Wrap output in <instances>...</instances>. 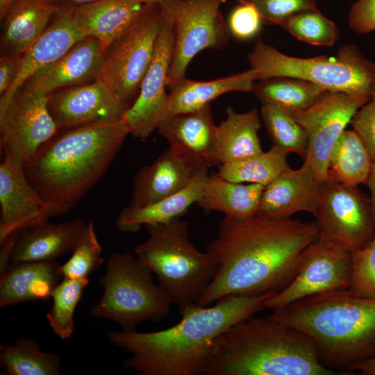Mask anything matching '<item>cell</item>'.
<instances>
[{
	"mask_svg": "<svg viewBox=\"0 0 375 375\" xmlns=\"http://www.w3.org/2000/svg\"><path fill=\"white\" fill-rule=\"evenodd\" d=\"M0 363L10 375H58L60 356L42 351L35 340L22 338L14 345L0 346Z\"/></svg>",
	"mask_w": 375,
	"mask_h": 375,
	"instance_id": "836d02e7",
	"label": "cell"
},
{
	"mask_svg": "<svg viewBox=\"0 0 375 375\" xmlns=\"http://www.w3.org/2000/svg\"><path fill=\"white\" fill-rule=\"evenodd\" d=\"M351 371H358L363 375H375V356L353 365Z\"/></svg>",
	"mask_w": 375,
	"mask_h": 375,
	"instance_id": "bcb514c9",
	"label": "cell"
},
{
	"mask_svg": "<svg viewBox=\"0 0 375 375\" xmlns=\"http://www.w3.org/2000/svg\"><path fill=\"white\" fill-rule=\"evenodd\" d=\"M260 115L273 145L296 153L305 159L308 135L292 115L268 105H262Z\"/></svg>",
	"mask_w": 375,
	"mask_h": 375,
	"instance_id": "d590c367",
	"label": "cell"
},
{
	"mask_svg": "<svg viewBox=\"0 0 375 375\" xmlns=\"http://www.w3.org/2000/svg\"><path fill=\"white\" fill-rule=\"evenodd\" d=\"M265 188L229 181L217 174L209 175L197 204L208 211L222 212L228 218L249 219L256 216Z\"/></svg>",
	"mask_w": 375,
	"mask_h": 375,
	"instance_id": "f1b7e54d",
	"label": "cell"
},
{
	"mask_svg": "<svg viewBox=\"0 0 375 375\" xmlns=\"http://www.w3.org/2000/svg\"><path fill=\"white\" fill-rule=\"evenodd\" d=\"M22 54L1 56L0 58V96L6 92L18 72Z\"/></svg>",
	"mask_w": 375,
	"mask_h": 375,
	"instance_id": "ee69618b",
	"label": "cell"
},
{
	"mask_svg": "<svg viewBox=\"0 0 375 375\" xmlns=\"http://www.w3.org/2000/svg\"><path fill=\"white\" fill-rule=\"evenodd\" d=\"M262 24L258 10L246 2H239L231 12L228 21L230 33L240 40H248L256 35Z\"/></svg>",
	"mask_w": 375,
	"mask_h": 375,
	"instance_id": "60d3db41",
	"label": "cell"
},
{
	"mask_svg": "<svg viewBox=\"0 0 375 375\" xmlns=\"http://www.w3.org/2000/svg\"><path fill=\"white\" fill-rule=\"evenodd\" d=\"M74 6H62L40 38L22 54L17 76L9 89L1 96L0 109L34 73L58 59L83 38L73 21Z\"/></svg>",
	"mask_w": 375,
	"mask_h": 375,
	"instance_id": "7402d4cb",
	"label": "cell"
},
{
	"mask_svg": "<svg viewBox=\"0 0 375 375\" xmlns=\"http://www.w3.org/2000/svg\"><path fill=\"white\" fill-rule=\"evenodd\" d=\"M226 119L217 126V159L219 165L245 158L262 151L258 135L260 128L256 108L238 112L228 106Z\"/></svg>",
	"mask_w": 375,
	"mask_h": 375,
	"instance_id": "f546056e",
	"label": "cell"
},
{
	"mask_svg": "<svg viewBox=\"0 0 375 375\" xmlns=\"http://www.w3.org/2000/svg\"><path fill=\"white\" fill-rule=\"evenodd\" d=\"M162 13V1L146 3L136 19L105 51L98 78L128 104L139 93L151 62Z\"/></svg>",
	"mask_w": 375,
	"mask_h": 375,
	"instance_id": "9c48e42d",
	"label": "cell"
},
{
	"mask_svg": "<svg viewBox=\"0 0 375 375\" xmlns=\"http://www.w3.org/2000/svg\"><path fill=\"white\" fill-rule=\"evenodd\" d=\"M0 243L27 226L42 223L44 203L24 167L3 155L0 165Z\"/></svg>",
	"mask_w": 375,
	"mask_h": 375,
	"instance_id": "d6986e66",
	"label": "cell"
},
{
	"mask_svg": "<svg viewBox=\"0 0 375 375\" xmlns=\"http://www.w3.org/2000/svg\"><path fill=\"white\" fill-rule=\"evenodd\" d=\"M207 375H332L312 340L270 316L250 317L216 340Z\"/></svg>",
	"mask_w": 375,
	"mask_h": 375,
	"instance_id": "277c9868",
	"label": "cell"
},
{
	"mask_svg": "<svg viewBox=\"0 0 375 375\" xmlns=\"http://www.w3.org/2000/svg\"><path fill=\"white\" fill-rule=\"evenodd\" d=\"M349 27L358 34L375 31V0H357L348 12Z\"/></svg>",
	"mask_w": 375,
	"mask_h": 375,
	"instance_id": "7bdbcfd3",
	"label": "cell"
},
{
	"mask_svg": "<svg viewBox=\"0 0 375 375\" xmlns=\"http://www.w3.org/2000/svg\"><path fill=\"white\" fill-rule=\"evenodd\" d=\"M15 0H0V18L3 19Z\"/></svg>",
	"mask_w": 375,
	"mask_h": 375,
	"instance_id": "c3c4849f",
	"label": "cell"
},
{
	"mask_svg": "<svg viewBox=\"0 0 375 375\" xmlns=\"http://www.w3.org/2000/svg\"><path fill=\"white\" fill-rule=\"evenodd\" d=\"M61 7L45 0H15L2 19L1 56L25 53Z\"/></svg>",
	"mask_w": 375,
	"mask_h": 375,
	"instance_id": "cb8c5ba5",
	"label": "cell"
},
{
	"mask_svg": "<svg viewBox=\"0 0 375 375\" xmlns=\"http://www.w3.org/2000/svg\"><path fill=\"white\" fill-rule=\"evenodd\" d=\"M162 3V17L151 62L137 99L122 118L129 133L137 138H148L169 116L166 88L174 54V34L172 14Z\"/></svg>",
	"mask_w": 375,
	"mask_h": 375,
	"instance_id": "5bb4252c",
	"label": "cell"
},
{
	"mask_svg": "<svg viewBox=\"0 0 375 375\" xmlns=\"http://www.w3.org/2000/svg\"><path fill=\"white\" fill-rule=\"evenodd\" d=\"M62 278L56 260L10 263L1 274L0 306L51 297Z\"/></svg>",
	"mask_w": 375,
	"mask_h": 375,
	"instance_id": "d4e9b609",
	"label": "cell"
},
{
	"mask_svg": "<svg viewBox=\"0 0 375 375\" xmlns=\"http://www.w3.org/2000/svg\"><path fill=\"white\" fill-rule=\"evenodd\" d=\"M49 96L22 85L0 109L1 149L23 167L60 131L48 108Z\"/></svg>",
	"mask_w": 375,
	"mask_h": 375,
	"instance_id": "4fadbf2b",
	"label": "cell"
},
{
	"mask_svg": "<svg viewBox=\"0 0 375 375\" xmlns=\"http://www.w3.org/2000/svg\"><path fill=\"white\" fill-rule=\"evenodd\" d=\"M276 292L229 295L212 306L195 304L181 311V321L168 328L109 331L108 340L130 354L124 368L141 375L206 374L217 339L265 308V300Z\"/></svg>",
	"mask_w": 375,
	"mask_h": 375,
	"instance_id": "7a4b0ae2",
	"label": "cell"
},
{
	"mask_svg": "<svg viewBox=\"0 0 375 375\" xmlns=\"http://www.w3.org/2000/svg\"><path fill=\"white\" fill-rule=\"evenodd\" d=\"M152 273L133 254L113 252L99 281L103 296L90 315L111 319L122 331L135 330L144 321H161L172 303L161 286L153 283Z\"/></svg>",
	"mask_w": 375,
	"mask_h": 375,
	"instance_id": "ba28073f",
	"label": "cell"
},
{
	"mask_svg": "<svg viewBox=\"0 0 375 375\" xmlns=\"http://www.w3.org/2000/svg\"><path fill=\"white\" fill-rule=\"evenodd\" d=\"M161 1L169 10L174 26V47L169 84L185 77L190 62L202 50L225 47L229 42L230 31L221 11L226 0Z\"/></svg>",
	"mask_w": 375,
	"mask_h": 375,
	"instance_id": "8fae6325",
	"label": "cell"
},
{
	"mask_svg": "<svg viewBox=\"0 0 375 375\" xmlns=\"http://www.w3.org/2000/svg\"><path fill=\"white\" fill-rule=\"evenodd\" d=\"M126 122H101L60 130L24 166L42 199V222L69 212L100 180L126 136Z\"/></svg>",
	"mask_w": 375,
	"mask_h": 375,
	"instance_id": "3957f363",
	"label": "cell"
},
{
	"mask_svg": "<svg viewBox=\"0 0 375 375\" xmlns=\"http://www.w3.org/2000/svg\"><path fill=\"white\" fill-rule=\"evenodd\" d=\"M290 152L276 145L264 152L240 160L219 165L217 173L235 183H249L266 187L283 172L290 169L287 157Z\"/></svg>",
	"mask_w": 375,
	"mask_h": 375,
	"instance_id": "d6a6232c",
	"label": "cell"
},
{
	"mask_svg": "<svg viewBox=\"0 0 375 375\" xmlns=\"http://www.w3.org/2000/svg\"><path fill=\"white\" fill-rule=\"evenodd\" d=\"M320 185L309 162L304 160L297 169L291 168L267 185L262 194L257 217L289 218L298 212L317 214Z\"/></svg>",
	"mask_w": 375,
	"mask_h": 375,
	"instance_id": "ffe728a7",
	"label": "cell"
},
{
	"mask_svg": "<svg viewBox=\"0 0 375 375\" xmlns=\"http://www.w3.org/2000/svg\"><path fill=\"white\" fill-rule=\"evenodd\" d=\"M88 222L74 219L60 224L47 222L19 231L10 253V263L53 261L72 252L84 235Z\"/></svg>",
	"mask_w": 375,
	"mask_h": 375,
	"instance_id": "44dd1931",
	"label": "cell"
},
{
	"mask_svg": "<svg viewBox=\"0 0 375 375\" xmlns=\"http://www.w3.org/2000/svg\"><path fill=\"white\" fill-rule=\"evenodd\" d=\"M351 258L349 290L359 297L375 299V236L363 248L351 251Z\"/></svg>",
	"mask_w": 375,
	"mask_h": 375,
	"instance_id": "f35d334b",
	"label": "cell"
},
{
	"mask_svg": "<svg viewBox=\"0 0 375 375\" xmlns=\"http://www.w3.org/2000/svg\"><path fill=\"white\" fill-rule=\"evenodd\" d=\"M145 226L149 235L134 248L137 258L156 274L180 311L197 304L216 274L212 256L190 242L188 223L180 217Z\"/></svg>",
	"mask_w": 375,
	"mask_h": 375,
	"instance_id": "8992f818",
	"label": "cell"
},
{
	"mask_svg": "<svg viewBox=\"0 0 375 375\" xmlns=\"http://www.w3.org/2000/svg\"><path fill=\"white\" fill-rule=\"evenodd\" d=\"M172 152L197 170L219 165L217 131L208 104L187 113L169 115L158 128Z\"/></svg>",
	"mask_w": 375,
	"mask_h": 375,
	"instance_id": "e0dca14e",
	"label": "cell"
},
{
	"mask_svg": "<svg viewBox=\"0 0 375 375\" xmlns=\"http://www.w3.org/2000/svg\"><path fill=\"white\" fill-rule=\"evenodd\" d=\"M52 3L60 4L62 3H69L70 5L78 4V6L90 3L98 0H45Z\"/></svg>",
	"mask_w": 375,
	"mask_h": 375,
	"instance_id": "7dc6e473",
	"label": "cell"
},
{
	"mask_svg": "<svg viewBox=\"0 0 375 375\" xmlns=\"http://www.w3.org/2000/svg\"><path fill=\"white\" fill-rule=\"evenodd\" d=\"M102 249L97 237L94 222L88 226L82 239L72 252L70 258L60 269L63 278H88L89 275L97 269L104 262Z\"/></svg>",
	"mask_w": 375,
	"mask_h": 375,
	"instance_id": "74e56055",
	"label": "cell"
},
{
	"mask_svg": "<svg viewBox=\"0 0 375 375\" xmlns=\"http://www.w3.org/2000/svg\"><path fill=\"white\" fill-rule=\"evenodd\" d=\"M372 163L359 135L353 129L344 130L331 153L328 178L354 186L366 184Z\"/></svg>",
	"mask_w": 375,
	"mask_h": 375,
	"instance_id": "1f68e13d",
	"label": "cell"
},
{
	"mask_svg": "<svg viewBox=\"0 0 375 375\" xmlns=\"http://www.w3.org/2000/svg\"><path fill=\"white\" fill-rule=\"evenodd\" d=\"M105 49L93 37H85L65 54L34 73L22 85L34 93L51 95L58 90L97 80Z\"/></svg>",
	"mask_w": 375,
	"mask_h": 375,
	"instance_id": "ac0fdd59",
	"label": "cell"
},
{
	"mask_svg": "<svg viewBox=\"0 0 375 375\" xmlns=\"http://www.w3.org/2000/svg\"><path fill=\"white\" fill-rule=\"evenodd\" d=\"M256 81L257 72L251 68L208 81L181 78L168 84V115H176L199 110L226 93L252 92Z\"/></svg>",
	"mask_w": 375,
	"mask_h": 375,
	"instance_id": "4316f807",
	"label": "cell"
},
{
	"mask_svg": "<svg viewBox=\"0 0 375 375\" xmlns=\"http://www.w3.org/2000/svg\"><path fill=\"white\" fill-rule=\"evenodd\" d=\"M351 252L325 245L317 240L305 250L294 278L264 302L273 310L311 296L349 289Z\"/></svg>",
	"mask_w": 375,
	"mask_h": 375,
	"instance_id": "9a60e30c",
	"label": "cell"
},
{
	"mask_svg": "<svg viewBox=\"0 0 375 375\" xmlns=\"http://www.w3.org/2000/svg\"><path fill=\"white\" fill-rule=\"evenodd\" d=\"M257 81L292 77L313 83L325 90L371 96L375 90V64L356 45L342 46L335 56H288L258 38L247 54Z\"/></svg>",
	"mask_w": 375,
	"mask_h": 375,
	"instance_id": "52a82bcc",
	"label": "cell"
},
{
	"mask_svg": "<svg viewBox=\"0 0 375 375\" xmlns=\"http://www.w3.org/2000/svg\"><path fill=\"white\" fill-rule=\"evenodd\" d=\"M129 107L99 78L55 92L48 101L49 112L60 130L120 120Z\"/></svg>",
	"mask_w": 375,
	"mask_h": 375,
	"instance_id": "2e32d148",
	"label": "cell"
},
{
	"mask_svg": "<svg viewBox=\"0 0 375 375\" xmlns=\"http://www.w3.org/2000/svg\"><path fill=\"white\" fill-rule=\"evenodd\" d=\"M197 170L168 149L135 176L132 199L128 206H149L177 193L189 183Z\"/></svg>",
	"mask_w": 375,
	"mask_h": 375,
	"instance_id": "484cf974",
	"label": "cell"
},
{
	"mask_svg": "<svg viewBox=\"0 0 375 375\" xmlns=\"http://www.w3.org/2000/svg\"><path fill=\"white\" fill-rule=\"evenodd\" d=\"M318 235L316 222L224 217L206 248L217 271L197 305L210 306L229 295L279 292L294 278L305 250Z\"/></svg>",
	"mask_w": 375,
	"mask_h": 375,
	"instance_id": "6da1fadb",
	"label": "cell"
},
{
	"mask_svg": "<svg viewBox=\"0 0 375 375\" xmlns=\"http://www.w3.org/2000/svg\"><path fill=\"white\" fill-rule=\"evenodd\" d=\"M144 3H151V2H156V1H160L161 0H142Z\"/></svg>",
	"mask_w": 375,
	"mask_h": 375,
	"instance_id": "681fc988",
	"label": "cell"
},
{
	"mask_svg": "<svg viewBox=\"0 0 375 375\" xmlns=\"http://www.w3.org/2000/svg\"><path fill=\"white\" fill-rule=\"evenodd\" d=\"M370 192L369 202L375 227V159L372 161L369 174L366 182Z\"/></svg>",
	"mask_w": 375,
	"mask_h": 375,
	"instance_id": "f6af8a7d",
	"label": "cell"
},
{
	"mask_svg": "<svg viewBox=\"0 0 375 375\" xmlns=\"http://www.w3.org/2000/svg\"><path fill=\"white\" fill-rule=\"evenodd\" d=\"M324 90L305 80L279 76L257 81L252 92L262 105L293 116L312 106Z\"/></svg>",
	"mask_w": 375,
	"mask_h": 375,
	"instance_id": "4dcf8cb0",
	"label": "cell"
},
{
	"mask_svg": "<svg viewBox=\"0 0 375 375\" xmlns=\"http://www.w3.org/2000/svg\"><path fill=\"white\" fill-rule=\"evenodd\" d=\"M281 27L299 40L315 46H333L340 35L336 24L319 9L297 13Z\"/></svg>",
	"mask_w": 375,
	"mask_h": 375,
	"instance_id": "8d00e7d4",
	"label": "cell"
},
{
	"mask_svg": "<svg viewBox=\"0 0 375 375\" xmlns=\"http://www.w3.org/2000/svg\"><path fill=\"white\" fill-rule=\"evenodd\" d=\"M145 5L142 0H98L75 6L73 21L82 37L95 38L106 51L136 19Z\"/></svg>",
	"mask_w": 375,
	"mask_h": 375,
	"instance_id": "603a6c76",
	"label": "cell"
},
{
	"mask_svg": "<svg viewBox=\"0 0 375 375\" xmlns=\"http://www.w3.org/2000/svg\"><path fill=\"white\" fill-rule=\"evenodd\" d=\"M253 5L263 24L281 26L292 15L306 10H317V0H238Z\"/></svg>",
	"mask_w": 375,
	"mask_h": 375,
	"instance_id": "ab89813d",
	"label": "cell"
},
{
	"mask_svg": "<svg viewBox=\"0 0 375 375\" xmlns=\"http://www.w3.org/2000/svg\"><path fill=\"white\" fill-rule=\"evenodd\" d=\"M350 124L361 138L373 161L375 159V90L370 99L355 113Z\"/></svg>",
	"mask_w": 375,
	"mask_h": 375,
	"instance_id": "b9f144b4",
	"label": "cell"
},
{
	"mask_svg": "<svg viewBox=\"0 0 375 375\" xmlns=\"http://www.w3.org/2000/svg\"><path fill=\"white\" fill-rule=\"evenodd\" d=\"M315 217L317 240L328 247L351 252L375 236L369 199L358 186L327 178L320 185Z\"/></svg>",
	"mask_w": 375,
	"mask_h": 375,
	"instance_id": "30bf717a",
	"label": "cell"
},
{
	"mask_svg": "<svg viewBox=\"0 0 375 375\" xmlns=\"http://www.w3.org/2000/svg\"><path fill=\"white\" fill-rule=\"evenodd\" d=\"M371 96L324 90L306 110L292 117L308 138L306 160L321 185L328 178L329 158L338 138L355 113Z\"/></svg>",
	"mask_w": 375,
	"mask_h": 375,
	"instance_id": "7c38bea8",
	"label": "cell"
},
{
	"mask_svg": "<svg viewBox=\"0 0 375 375\" xmlns=\"http://www.w3.org/2000/svg\"><path fill=\"white\" fill-rule=\"evenodd\" d=\"M89 278H63L53 291L52 306L46 317L60 339L70 338L74 331V314Z\"/></svg>",
	"mask_w": 375,
	"mask_h": 375,
	"instance_id": "e575fe53",
	"label": "cell"
},
{
	"mask_svg": "<svg viewBox=\"0 0 375 375\" xmlns=\"http://www.w3.org/2000/svg\"><path fill=\"white\" fill-rule=\"evenodd\" d=\"M270 317L306 334L326 366L350 370L375 356V299L335 290L294 301Z\"/></svg>",
	"mask_w": 375,
	"mask_h": 375,
	"instance_id": "5b68a950",
	"label": "cell"
},
{
	"mask_svg": "<svg viewBox=\"0 0 375 375\" xmlns=\"http://www.w3.org/2000/svg\"><path fill=\"white\" fill-rule=\"evenodd\" d=\"M208 176V168L199 169L189 183L177 193L149 206H127L116 219L117 229L124 233H135L142 225L165 223L181 217L192 203H197Z\"/></svg>",
	"mask_w": 375,
	"mask_h": 375,
	"instance_id": "83f0119b",
	"label": "cell"
}]
</instances>
